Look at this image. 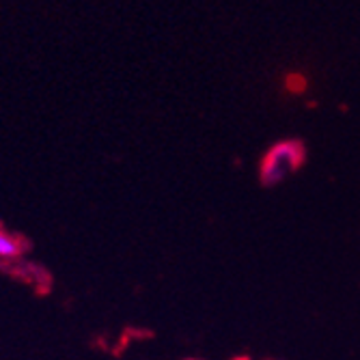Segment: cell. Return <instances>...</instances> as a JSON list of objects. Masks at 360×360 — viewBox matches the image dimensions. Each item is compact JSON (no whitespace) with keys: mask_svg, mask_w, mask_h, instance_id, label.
Segmentation results:
<instances>
[{"mask_svg":"<svg viewBox=\"0 0 360 360\" xmlns=\"http://www.w3.org/2000/svg\"><path fill=\"white\" fill-rule=\"evenodd\" d=\"M307 158H309V153H307V147L302 141L287 139V141L272 145L266 151V155L261 158V165H259L261 184H264L266 188L278 186L289 175L298 173L304 167Z\"/></svg>","mask_w":360,"mask_h":360,"instance_id":"obj_1","label":"cell"},{"mask_svg":"<svg viewBox=\"0 0 360 360\" xmlns=\"http://www.w3.org/2000/svg\"><path fill=\"white\" fill-rule=\"evenodd\" d=\"M20 252H22V244L13 236L0 231V257L15 259V257H20Z\"/></svg>","mask_w":360,"mask_h":360,"instance_id":"obj_2","label":"cell"},{"mask_svg":"<svg viewBox=\"0 0 360 360\" xmlns=\"http://www.w3.org/2000/svg\"><path fill=\"white\" fill-rule=\"evenodd\" d=\"M285 89L293 95H300L309 89V80L302 74H287L285 76Z\"/></svg>","mask_w":360,"mask_h":360,"instance_id":"obj_3","label":"cell"}]
</instances>
